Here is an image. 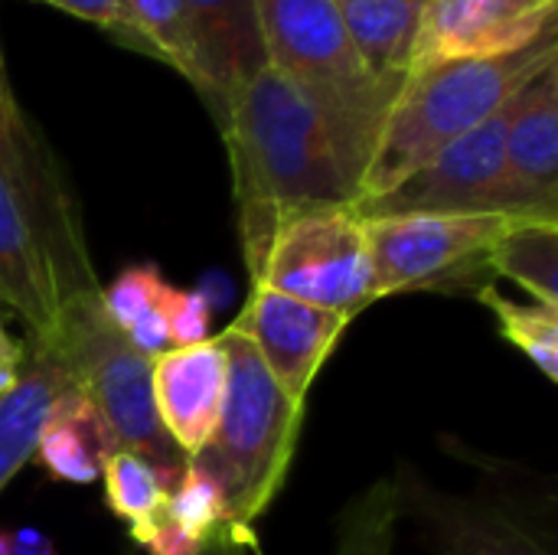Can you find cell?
<instances>
[{
	"instance_id": "obj_14",
	"label": "cell",
	"mask_w": 558,
	"mask_h": 555,
	"mask_svg": "<svg viewBox=\"0 0 558 555\" xmlns=\"http://www.w3.org/2000/svg\"><path fill=\"white\" fill-rule=\"evenodd\" d=\"M226 347L203 340L154 357V406L170 442L193 461L213 438L226 399Z\"/></svg>"
},
{
	"instance_id": "obj_23",
	"label": "cell",
	"mask_w": 558,
	"mask_h": 555,
	"mask_svg": "<svg viewBox=\"0 0 558 555\" xmlns=\"http://www.w3.org/2000/svg\"><path fill=\"white\" fill-rule=\"evenodd\" d=\"M477 298L490 307V314L500 324V334L507 343H513L520 353H526L533 360V366L549 379H558V311L543 307V304H520L510 301L504 294H497V288L484 285L477 288Z\"/></svg>"
},
{
	"instance_id": "obj_30",
	"label": "cell",
	"mask_w": 558,
	"mask_h": 555,
	"mask_svg": "<svg viewBox=\"0 0 558 555\" xmlns=\"http://www.w3.org/2000/svg\"><path fill=\"white\" fill-rule=\"evenodd\" d=\"M23 363H26V350H23V343H16L10 337V330H7V324L0 317V396L16 386V379L23 373Z\"/></svg>"
},
{
	"instance_id": "obj_2",
	"label": "cell",
	"mask_w": 558,
	"mask_h": 555,
	"mask_svg": "<svg viewBox=\"0 0 558 555\" xmlns=\"http://www.w3.org/2000/svg\"><path fill=\"white\" fill-rule=\"evenodd\" d=\"M558 65V33L494 59H454L412 69L383 121L356 203L376 200L510 105L533 79ZM353 203V206H356Z\"/></svg>"
},
{
	"instance_id": "obj_9",
	"label": "cell",
	"mask_w": 558,
	"mask_h": 555,
	"mask_svg": "<svg viewBox=\"0 0 558 555\" xmlns=\"http://www.w3.org/2000/svg\"><path fill=\"white\" fill-rule=\"evenodd\" d=\"M517 101V98H513ZM513 101L481 128L448 144L435 160L415 170L396 190L356 203V216H405V213H500L504 147ZM507 216V213H504Z\"/></svg>"
},
{
	"instance_id": "obj_28",
	"label": "cell",
	"mask_w": 558,
	"mask_h": 555,
	"mask_svg": "<svg viewBox=\"0 0 558 555\" xmlns=\"http://www.w3.org/2000/svg\"><path fill=\"white\" fill-rule=\"evenodd\" d=\"M39 3L59 7V10L85 20V23H95V26L108 29L111 36L121 26V0H39Z\"/></svg>"
},
{
	"instance_id": "obj_22",
	"label": "cell",
	"mask_w": 558,
	"mask_h": 555,
	"mask_svg": "<svg viewBox=\"0 0 558 555\" xmlns=\"http://www.w3.org/2000/svg\"><path fill=\"white\" fill-rule=\"evenodd\" d=\"M114 39L150 59L170 62L193 85L196 56L183 0H121V26Z\"/></svg>"
},
{
	"instance_id": "obj_25",
	"label": "cell",
	"mask_w": 558,
	"mask_h": 555,
	"mask_svg": "<svg viewBox=\"0 0 558 555\" xmlns=\"http://www.w3.org/2000/svg\"><path fill=\"white\" fill-rule=\"evenodd\" d=\"M163 291H167V281L157 265H134L121 272L108 288H101V307L114 327L128 330L141 314L160 304Z\"/></svg>"
},
{
	"instance_id": "obj_32",
	"label": "cell",
	"mask_w": 558,
	"mask_h": 555,
	"mask_svg": "<svg viewBox=\"0 0 558 555\" xmlns=\"http://www.w3.org/2000/svg\"><path fill=\"white\" fill-rule=\"evenodd\" d=\"M10 550H13V540L7 530H0V555H10Z\"/></svg>"
},
{
	"instance_id": "obj_11",
	"label": "cell",
	"mask_w": 558,
	"mask_h": 555,
	"mask_svg": "<svg viewBox=\"0 0 558 555\" xmlns=\"http://www.w3.org/2000/svg\"><path fill=\"white\" fill-rule=\"evenodd\" d=\"M347 327V317L262 285L252 288L239 317L229 324V330L242 334L252 343L278 389L294 406H304L317 370Z\"/></svg>"
},
{
	"instance_id": "obj_15",
	"label": "cell",
	"mask_w": 558,
	"mask_h": 555,
	"mask_svg": "<svg viewBox=\"0 0 558 555\" xmlns=\"http://www.w3.org/2000/svg\"><path fill=\"white\" fill-rule=\"evenodd\" d=\"M402 500L441 555H553L530 527L507 510L445 494L415 474H402Z\"/></svg>"
},
{
	"instance_id": "obj_4",
	"label": "cell",
	"mask_w": 558,
	"mask_h": 555,
	"mask_svg": "<svg viewBox=\"0 0 558 555\" xmlns=\"http://www.w3.org/2000/svg\"><path fill=\"white\" fill-rule=\"evenodd\" d=\"M72 389L105 419L118 448L150 461L170 487L190 458L170 442L154 406V360L137 353L124 330L101 307V291L59 304V327L49 343Z\"/></svg>"
},
{
	"instance_id": "obj_26",
	"label": "cell",
	"mask_w": 558,
	"mask_h": 555,
	"mask_svg": "<svg viewBox=\"0 0 558 555\" xmlns=\"http://www.w3.org/2000/svg\"><path fill=\"white\" fill-rule=\"evenodd\" d=\"M163 317L170 330V347H193L209 340V324H213V307L206 294L199 291H183V288H167L163 291Z\"/></svg>"
},
{
	"instance_id": "obj_12",
	"label": "cell",
	"mask_w": 558,
	"mask_h": 555,
	"mask_svg": "<svg viewBox=\"0 0 558 555\" xmlns=\"http://www.w3.org/2000/svg\"><path fill=\"white\" fill-rule=\"evenodd\" d=\"M500 213L558 219V65L533 79L513 101Z\"/></svg>"
},
{
	"instance_id": "obj_20",
	"label": "cell",
	"mask_w": 558,
	"mask_h": 555,
	"mask_svg": "<svg viewBox=\"0 0 558 555\" xmlns=\"http://www.w3.org/2000/svg\"><path fill=\"white\" fill-rule=\"evenodd\" d=\"M487 272L510 278L536 304L558 311V219L517 216L490 245Z\"/></svg>"
},
{
	"instance_id": "obj_13",
	"label": "cell",
	"mask_w": 558,
	"mask_h": 555,
	"mask_svg": "<svg viewBox=\"0 0 558 555\" xmlns=\"http://www.w3.org/2000/svg\"><path fill=\"white\" fill-rule=\"evenodd\" d=\"M190 16L196 79L193 88L222 124L239 88L268 65L255 0H183Z\"/></svg>"
},
{
	"instance_id": "obj_17",
	"label": "cell",
	"mask_w": 558,
	"mask_h": 555,
	"mask_svg": "<svg viewBox=\"0 0 558 555\" xmlns=\"http://www.w3.org/2000/svg\"><path fill=\"white\" fill-rule=\"evenodd\" d=\"M337 7L366 72L399 95L412 72L425 0H337Z\"/></svg>"
},
{
	"instance_id": "obj_27",
	"label": "cell",
	"mask_w": 558,
	"mask_h": 555,
	"mask_svg": "<svg viewBox=\"0 0 558 555\" xmlns=\"http://www.w3.org/2000/svg\"><path fill=\"white\" fill-rule=\"evenodd\" d=\"M170 288V285H167ZM128 343L144 353V357H160L163 350H170V330H167V317H163V298L157 307H150L147 314H141L128 330H124Z\"/></svg>"
},
{
	"instance_id": "obj_31",
	"label": "cell",
	"mask_w": 558,
	"mask_h": 555,
	"mask_svg": "<svg viewBox=\"0 0 558 555\" xmlns=\"http://www.w3.org/2000/svg\"><path fill=\"white\" fill-rule=\"evenodd\" d=\"M10 555H52V546H49V543H43V546H16V543H13Z\"/></svg>"
},
{
	"instance_id": "obj_16",
	"label": "cell",
	"mask_w": 558,
	"mask_h": 555,
	"mask_svg": "<svg viewBox=\"0 0 558 555\" xmlns=\"http://www.w3.org/2000/svg\"><path fill=\"white\" fill-rule=\"evenodd\" d=\"M0 307L13 311L33 343H49L59 327V288L49 255L0 173Z\"/></svg>"
},
{
	"instance_id": "obj_21",
	"label": "cell",
	"mask_w": 558,
	"mask_h": 555,
	"mask_svg": "<svg viewBox=\"0 0 558 555\" xmlns=\"http://www.w3.org/2000/svg\"><path fill=\"white\" fill-rule=\"evenodd\" d=\"M101 484H105L108 510L131 527L134 543L147 546V540L167 520V500H170L173 487L163 481V474L150 461H144L134 451H124V448H118L105 461Z\"/></svg>"
},
{
	"instance_id": "obj_18",
	"label": "cell",
	"mask_w": 558,
	"mask_h": 555,
	"mask_svg": "<svg viewBox=\"0 0 558 555\" xmlns=\"http://www.w3.org/2000/svg\"><path fill=\"white\" fill-rule=\"evenodd\" d=\"M69 389L72 383L56 353L43 343H33L16 386L0 396V491L33 458L43 422Z\"/></svg>"
},
{
	"instance_id": "obj_24",
	"label": "cell",
	"mask_w": 558,
	"mask_h": 555,
	"mask_svg": "<svg viewBox=\"0 0 558 555\" xmlns=\"http://www.w3.org/2000/svg\"><path fill=\"white\" fill-rule=\"evenodd\" d=\"M167 520L180 530H186L190 536L196 540H209L213 533L226 530L229 527V517H226V500H222V491L216 484V478L190 461L183 478L177 481V487L170 491V500H167Z\"/></svg>"
},
{
	"instance_id": "obj_19",
	"label": "cell",
	"mask_w": 558,
	"mask_h": 555,
	"mask_svg": "<svg viewBox=\"0 0 558 555\" xmlns=\"http://www.w3.org/2000/svg\"><path fill=\"white\" fill-rule=\"evenodd\" d=\"M114 451L118 442L108 432L105 419L92 409L88 399L69 389L43 422L33 458L56 481L92 484L101 481V468Z\"/></svg>"
},
{
	"instance_id": "obj_10",
	"label": "cell",
	"mask_w": 558,
	"mask_h": 555,
	"mask_svg": "<svg viewBox=\"0 0 558 555\" xmlns=\"http://www.w3.org/2000/svg\"><path fill=\"white\" fill-rule=\"evenodd\" d=\"M558 0H425L412 69L510 56L556 29Z\"/></svg>"
},
{
	"instance_id": "obj_3",
	"label": "cell",
	"mask_w": 558,
	"mask_h": 555,
	"mask_svg": "<svg viewBox=\"0 0 558 555\" xmlns=\"http://www.w3.org/2000/svg\"><path fill=\"white\" fill-rule=\"evenodd\" d=\"M219 340L229 363L226 399L209 445L193 461L216 478L229 530H245L268 510L288 478L304 406L278 389L242 334L226 327Z\"/></svg>"
},
{
	"instance_id": "obj_1",
	"label": "cell",
	"mask_w": 558,
	"mask_h": 555,
	"mask_svg": "<svg viewBox=\"0 0 558 555\" xmlns=\"http://www.w3.org/2000/svg\"><path fill=\"white\" fill-rule=\"evenodd\" d=\"M219 131L229 147L242 252L252 272L281 216L360 200L369 154L271 65L239 88Z\"/></svg>"
},
{
	"instance_id": "obj_5",
	"label": "cell",
	"mask_w": 558,
	"mask_h": 555,
	"mask_svg": "<svg viewBox=\"0 0 558 555\" xmlns=\"http://www.w3.org/2000/svg\"><path fill=\"white\" fill-rule=\"evenodd\" d=\"M268 65L307 92L369 157L396 95L360 62L337 0H255Z\"/></svg>"
},
{
	"instance_id": "obj_29",
	"label": "cell",
	"mask_w": 558,
	"mask_h": 555,
	"mask_svg": "<svg viewBox=\"0 0 558 555\" xmlns=\"http://www.w3.org/2000/svg\"><path fill=\"white\" fill-rule=\"evenodd\" d=\"M144 550L150 555H199L203 540H196V536H190L186 530H180V527H173L170 520H163L160 530L147 540Z\"/></svg>"
},
{
	"instance_id": "obj_7",
	"label": "cell",
	"mask_w": 558,
	"mask_h": 555,
	"mask_svg": "<svg viewBox=\"0 0 558 555\" xmlns=\"http://www.w3.org/2000/svg\"><path fill=\"white\" fill-rule=\"evenodd\" d=\"M513 219L517 216L504 213H405L363 219L373 258V298L471 281L487 268L490 245Z\"/></svg>"
},
{
	"instance_id": "obj_8",
	"label": "cell",
	"mask_w": 558,
	"mask_h": 555,
	"mask_svg": "<svg viewBox=\"0 0 558 555\" xmlns=\"http://www.w3.org/2000/svg\"><path fill=\"white\" fill-rule=\"evenodd\" d=\"M0 173L13 186L23 213L29 216L49 255L59 288V304L78 294L101 291L92 268L78 206L65 186V177L52 150L46 147L39 131L29 124V118L13 98L3 69V52H0Z\"/></svg>"
},
{
	"instance_id": "obj_6",
	"label": "cell",
	"mask_w": 558,
	"mask_h": 555,
	"mask_svg": "<svg viewBox=\"0 0 558 555\" xmlns=\"http://www.w3.org/2000/svg\"><path fill=\"white\" fill-rule=\"evenodd\" d=\"M255 285L353 321L373 298V258L353 206H317L278 219L252 272Z\"/></svg>"
}]
</instances>
